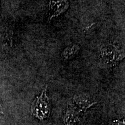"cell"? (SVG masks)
Here are the masks:
<instances>
[{"label": "cell", "instance_id": "cell-2", "mask_svg": "<svg viewBox=\"0 0 125 125\" xmlns=\"http://www.w3.org/2000/svg\"><path fill=\"white\" fill-rule=\"evenodd\" d=\"M31 112L41 121L48 118L51 112V103L47 94V87L43 89L40 95L34 100L31 105Z\"/></svg>", "mask_w": 125, "mask_h": 125}, {"label": "cell", "instance_id": "cell-4", "mask_svg": "<svg viewBox=\"0 0 125 125\" xmlns=\"http://www.w3.org/2000/svg\"><path fill=\"white\" fill-rule=\"evenodd\" d=\"M0 46L4 51H8L12 46V31L7 30L0 35Z\"/></svg>", "mask_w": 125, "mask_h": 125}, {"label": "cell", "instance_id": "cell-7", "mask_svg": "<svg viewBox=\"0 0 125 125\" xmlns=\"http://www.w3.org/2000/svg\"><path fill=\"white\" fill-rule=\"evenodd\" d=\"M0 114H4V112H3L2 108V105H1V100H0Z\"/></svg>", "mask_w": 125, "mask_h": 125}, {"label": "cell", "instance_id": "cell-1", "mask_svg": "<svg viewBox=\"0 0 125 125\" xmlns=\"http://www.w3.org/2000/svg\"><path fill=\"white\" fill-rule=\"evenodd\" d=\"M125 57L124 50L119 45L109 43L103 45L100 50L101 62L108 66H114L122 62Z\"/></svg>", "mask_w": 125, "mask_h": 125}, {"label": "cell", "instance_id": "cell-3", "mask_svg": "<svg viewBox=\"0 0 125 125\" xmlns=\"http://www.w3.org/2000/svg\"><path fill=\"white\" fill-rule=\"evenodd\" d=\"M70 6L68 0H49L48 4V21L55 19L64 13Z\"/></svg>", "mask_w": 125, "mask_h": 125}, {"label": "cell", "instance_id": "cell-5", "mask_svg": "<svg viewBox=\"0 0 125 125\" xmlns=\"http://www.w3.org/2000/svg\"><path fill=\"white\" fill-rule=\"evenodd\" d=\"M80 49V46L77 44L71 45L66 47L62 53V59L65 61L71 60L77 54Z\"/></svg>", "mask_w": 125, "mask_h": 125}, {"label": "cell", "instance_id": "cell-6", "mask_svg": "<svg viewBox=\"0 0 125 125\" xmlns=\"http://www.w3.org/2000/svg\"><path fill=\"white\" fill-rule=\"evenodd\" d=\"M112 125H125V121H114V123L112 124Z\"/></svg>", "mask_w": 125, "mask_h": 125}]
</instances>
